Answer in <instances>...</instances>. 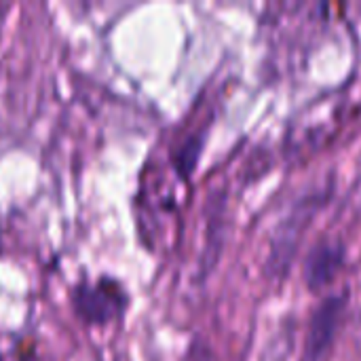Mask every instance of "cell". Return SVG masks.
Wrapping results in <instances>:
<instances>
[{"label":"cell","mask_w":361,"mask_h":361,"mask_svg":"<svg viewBox=\"0 0 361 361\" xmlns=\"http://www.w3.org/2000/svg\"><path fill=\"white\" fill-rule=\"evenodd\" d=\"M70 302L82 324L102 326L112 319H118L125 313L129 296L116 279L102 277L95 283L80 281L78 286H74Z\"/></svg>","instance_id":"6da1fadb"},{"label":"cell","mask_w":361,"mask_h":361,"mask_svg":"<svg viewBox=\"0 0 361 361\" xmlns=\"http://www.w3.org/2000/svg\"><path fill=\"white\" fill-rule=\"evenodd\" d=\"M317 205H319V201L315 197H309V199L300 201L292 209V214L281 222L279 233L273 241V250H271V273H275V275L288 273L292 256L298 247L300 235H302L305 226L309 224L311 216H315Z\"/></svg>","instance_id":"3957f363"},{"label":"cell","mask_w":361,"mask_h":361,"mask_svg":"<svg viewBox=\"0 0 361 361\" xmlns=\"http://www.w3.org/2000/svg\"><path fill=\"white\" fill-rule=\"evenodd\" d=\"M347 252L345 245L338 241H319L309 256L305 258V281L309 286V290L317 292L322 288H328L336 275L341 273L343 264H345Z\"/></svg>","instance_id":"277c9868"},{"label":"cell","mask_w":361,"mask_h":361,"mask_svg":"<svg viewBox=\"0 0 361 361\" xmlns=\"http://www.w3.org/2000/svg\"><path fill=\"white\" fill-rule=\"evenodd\" d=\"M203 133H197L192 135L182 148L180 152L176 154V167H178V173L182 178H188L195 167H197V161H199V154H201V148H203Z\"/></svg>","instance_id":"5b68a950"},{"label":"cell","mask_w":361,"mask_h":361,"mask_svg":"<svg viewBox=\"0 0 361 361\" xmlns=\"http://www.w3.org/2000/svg\"><path fill=\"white\" fill-rule=\"evenodd\" d=\"M347 300V294H332L317 305L305 336L302 361H328L345 319Z\"/></svg>","instance_id":"7a4b0ae2"},{"label":"cell","mask_w":361,"mask_h":361,"mask_svg":"<svg viewBox=\"0 0 361 361\" xmlns=\"http://www.w3.org/2000/svg\"><path fill=\"white\" fill-rule=\"evenodd\" d=\"M0 361H4V360H2V357H0Z\"/></svg>","instance_id":"8992f818"}]
</instances>
